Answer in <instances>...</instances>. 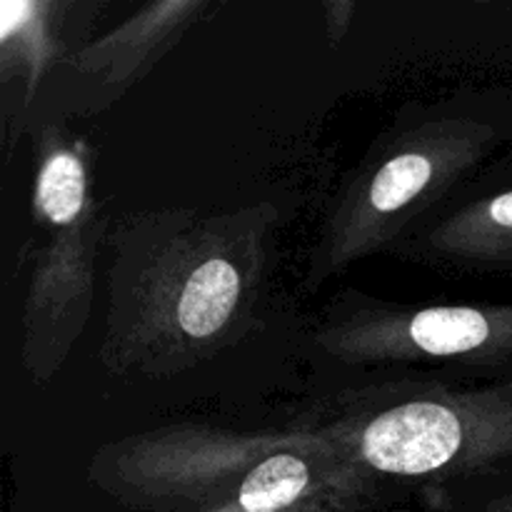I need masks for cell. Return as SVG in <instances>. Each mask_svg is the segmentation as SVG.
Segmentation results:
<instances>
[{"mask_svg": "<svg viewBox=\"0 0 512 512\" xmlns=\"http://www.w3.org/2000/svg\"><path fill=\"white\" fill-rule=\"evenodd\" d=\"M273 203L163 208L110 225L98 360L115 375L173 378L260 328Z\"/></svg>", "mask_w": 512, "mask_h": 512, "instance_id": "6da1fadb", "label": "cell"}, {"mask_svg": "<svg viewBox=\"0 0 512 512\" xmlns=\"http://www.w3.org/2000/svg\"><path fill=\"white\" fill-rule=\"evenodd\" d=\"M88 480L143 512H288L320 500L363 510L373 498L348 455L305 425L285 433L160 425L100 445Z\"/></svg>", "mask_w": 512, "mask_h": 512, "instance_id": "7a4b0ae2", "label": "cell"}, {"mask_svg": "<svg viewBox=\"0 0 512 512\" xmlns=\"http://www.w3.org/2000/svg\"><path fill=\"white\" fill-rule=\"evenodd\" d=\"M508 143L485 100H443L398 115L345 175L308 260L318 288L375 253H390L415 225L480 175Z\"/></svg>", "mask_w": 512, "mask_h": 512, "instance_id": "3957f363", "label": "cell"}, {"mask_svg": "<svg viewBox=\"0 0 512 512\" xmlns=\"http://www.w3.org/2000/svg\"><path fill=\"white\" fill-rule=\"evenodd\" d=\"M305 428L370 480L445 483L512 463V380L453 388L393 380L340 393Z\"/></svg>", "mask_w": 512, "mask_h": 512, "instance_id": "277c9868", "label": "cell"}, {"mask_svg": "<svg viewBox=\"0 0 512 512\" xmlns=\"http://www.w3.org/2000/svg\"><path fill=\"white\" fill-rule=\"evenodd\" d=\"M315 345L343 365H512V303L400 305L345 290L315 330Z\"/></svg>", "mask_w": 512, "mask_h": 512, "instance_id": "5b68a950", "label": "cell"}, {"mask_svg": "<svg viewBox=\"0 0 512 512\" xmlns=\"http://www.w3.org/2000/svg\"><path fill=\"white\" fill-rule=\"evenodd\" d=\"M38 225L43 243L30 258L20 363L33 383L45 385L63 368L88 325L98 250L108 240L110 223L95 203L83 215Z\"/></svg>", "mask_w": 512, "mask_h": 512, "instance_id": "8992f818", "label": "cell"}, {"mask_svg": "<svg viewBox=\"0 0 512 512\" xmlns=\"http://www.w3.org/2000/svg\"><path fill=\"white\" fill-rule=\"evenodd\" d=\"M390 253L443 273H512V178L495 180L483 170Z\"/></svg>", "mask_w": 512, "mask_h": 512, "instance_id": "52a82bcc", "label": "cell"}, {"mask_svg": "<svg viewBox=\"0 0 512 512\" xmlns=\"http://www.w3.org/2000/svg\"><path fill=\"white\" fill-rule=\"evenodd\" d=\"M208 8V0H163L145 5L133 18L70 55V68L103 85L130 88L180 43Z\"/></svg>", "mask_w": 512, "mask_h": 512, "instance_id": "ba28073f", "label": "cell"}, {"mask_svg": "<svg viewBox=\"0 0 512 512\" xmlns=\"http://www.w3.org/2000/svg\"><path fill=\"white\" fill-rule=\"evenodd\" d=\"M325 18H328V35L330 43L338 45L340 40L345 38L350 28V20H353L355 3H348V0H340V3H325Z\"/></svg>", "mask_w": 512, "mask_h": 512, "instance_id": "9c48e42d", "label": "cell"}, {"mask_svg": "<svg viewBox=\"0 0 512 512\" xmlns=\"http://www.w3.org/2000/svg\"><path fill=\"white\" fill-rule=\"evenodd\" d=\"M210 512H248V510L220 508V510H210ZM288 512H358V508H353V505L328 503V500H320V503H310V505H303V508H295V510H288Z\"/></svg>", "mask_w": 512, "mask_h": 512, "instance_id": "30bf717a", "label": "cell"}, {"mask_svg": "<svg viewBox=\"0 0 512 512\" xmlns=\"http://www.w3.org/2000/svg\"><path fill=\"white\" fill-rule=\"evenodd\" d=\"M478 512H512V488L490 498Z\"/></svg>", "mask_w": 512, "mask_h": 512, "instance_id": "8fae6325", "label": "cell"}]
</instances>
